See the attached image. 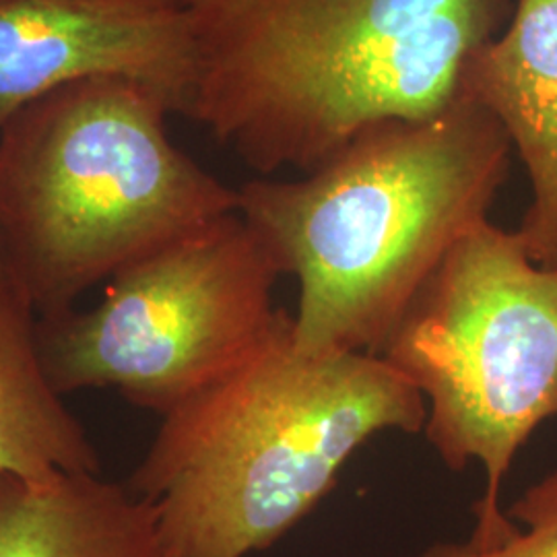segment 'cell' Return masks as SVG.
<instances>
[{"mask_svg":"<svg viewBox=\"0 0 557 557\" xmlns=\"http://www.w3.org/2000/svg\"><path fill=\"white\" fill-rule=\"evenodd\" d=\"M0 557H165L156 510L100 473L0 478Z\"/></svg>","mask_w":557,"mask_h":557,"instance_id":"9c48e42d","label":"cell"},{"mask_svg":"<svg viewBox=\"0 0 557 557\" xmlns=\"http://www.w3.org/2000/svg\"><path fill=\"white\" fill-rule=\"evenodd\" d=\"M172 106L139 81L96 77L0 128V260L38 319L75 308L128 264L238 211V190L168 135Z\"/></svg>","mask_w":557,"mask_h":557,"instance_id":"277c9868","label":"cell"},{"mask_svg":"<svg viewBox=\"0 0 557 557\" xmlns=\"http://www.w3.org/2000/svg\"><path fill=\"white\" fill-rule=\"evenodd\" d=\"M515 0H180L186 106L260 174H306L361 131L436 116Z\"/></svg>","mask_w":557,"mask_h":557,"instance_id":"6da1fadb","label":"cell"},{"mask_svg":"<svg viewBox=\"0 0 557 557\" xmlns=\"http://www.w3.org/2000/svg\"><path fill=\"white\" fill-rule=\"evenodd\" d=\"M193 40L176 7L0 0V128L23 108L96 77L139 81L186 114Z\"/></svg>","mask_w":557,"mask_h":557,"instance_id":"52a82bcc","label":"cell"},{"mask_svg":"<svg viewBox=\"0 0 557 557\" xmlns=\"http://www.w3.org/2000/svg\"><path fill=\"white\" fill-rule=\"evenodd\" d=\"M510 153L498 119L460 98L361 131L306 178L238 188L242 220L298 278L299 351L379 356L440 262L487 221Z\"/></svg>","mask_w":557,"mask_h":557,"instance_id":"7a4b0ae2","label":"cell"},{"mask_svg":"<svg viewBox=\"0 0 557 557\" xmlns=\"http://www.w3.org/2000/svg\"><path fill=\"white\" fill-rule=\"evenodd\" d=\"M462 98L506 131L531 186L518 234L531 259L557 267V0H515L504 29L469 62Z\"/></svg>","mask_w":557,"mask_h":557,"instance_id":"ba28073f","label":"cell"},{"mask_svg":"<svg viewBox=\"0 0 557 557\" xmlns=\"http://www.w3.org/2000/svg\"><path fill=\"white\" fill-rule=\"evenodd\" d=\"M89 2H112V4H147V7H176L180 0H89Z\"/></svg>","mask_w":557,"mask_h":557,"instance_id":"7c38bea8","label":"cell"},{"mask_svg":"<svg viewBox=\"0 0 557 557\" xmlns=\"http://www.w3.org/2000/svg\"><path fill=\"white\" fill-rule=\"evenodd\" d=\"M379 356L423 398L440 460L483 469L467 543L506 541L517 531L499 506L506 475L557 418V267L531 259L518 230L483 221L423 283Z\"/></svg>","mask_w":557,"mask_h":557,"instance_id":"5b68a950","label":"cell"},{"mask_svg":"<svg viewBox=\"0 0 557 557\" xmlns=\"http://www.w3.org/2000/svg\"><path fill=\"white\" fill-rule=\"evenodd\" d=\"M38 322L0 281V478L101 473L98 448L48 379Z\"/></svg>","mask_w":557,"mask_h":557,"instance_id":"30bf717a","label":"cell"},{"mask_svg":"<svg viewBox=\"0 0 557 557\" xmlns=\"http://www.w3.org/2000/svg\"><path fill=\"white\" fill-rule=\"evenodd\" d=\"M423 425L393 366L301 354L283 310L250 358L161 418L126 487L153 506L163 556L248 557L294 531L368 440Z\"/></svg>","mask_w":557,"mask_h":557,"instance_id":"3957f363","label":"cell"},{"mask_svg":"<svg viewBox=\"0 0 557 557\" xmlns=\"http://www.w3.org/2000/svg\"><path fill=\"white\" fill-rule=\"evenodd\" d=\"M0 281H4V273H2V260H0Z\"/></svg>","mask_w":557,"mask_h":557,"instance_id":"4fadbf2b","label":"cell"},{"mask_svg":"<svg viewBox=\"0 0 557 557\" xmlns=\"http://www.w3.org/2000/svg\"><path fill=\"white\" fill-rule=\"evenodd\" d=\"M517 531L492 547L444 541L418 557H557V471L529 485L506 510Z\"/></svg>","mask_w":557,"mask_h":557,"instance_id":"8fae6325","label":"cell"},{"mask_svg":"<svg viewBox=\"0 0 557 557\" xmlns=\"http://www.w3.org/2000/svg\"><path fill=\"white\" fill-rule=\"evenodd\" d=\"M278 277L238 211L223 215L122 269L91 310L40 319L48 379L62 397L114 388L163 418L273 333Z\"/></svg>","mask_w":557,"mask_h":557,"instance_id":"8992f818","label":"cell"}]
</instances>
